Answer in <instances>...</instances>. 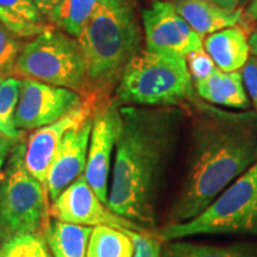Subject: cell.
<instances>
[{
    "mask_svg": "<svg viewBox=\"0 0 257 257\" xmlns=\"http://www.w3.org/2000/svg\"><path fill=\"white\" fill-rule=\"evenodd\" d=\"M134 244L124 230L94 226L86 257H133Z\"/></svg>",
    "mask_w": 257,
    "mask_h": 257,
    "instance_id": "21",
    "label": "cell"
},
{
    "mask_svg": "<svg viewBox=\"0 0 257 257\" xmlns=\"http://www.w3.org/2000/svg\"><path fill=\"white\" fill-rule=\"evenodd\" d=\"M96 111V106L83 98L81 104L64 114L59 120L42 126L29 137L25 148V166L29 172L43 185L47 191V176L53 163L57 149L62 142L64 135L74 127H78Z\"/></svg>",
    "mask_w": 257,
    "mask_h": 257,
    "instance_id": "12",
    "label": "cell"
},
{
    "mask_svg": "<svg viewBox=\"0 0 257 257\" xmlns=\"http://www.w3.org/2000/svg\"><path fill=\"white\" fill-rule=\"evenodd\" d=\"M0 257H54L40 232L11 234L0 243Z\"/></svg>",
    "mask_w": 257,
    "mask_h": 257,
    "instance_id": "23",
    "label": "cell"
},
{
    "mask_svg": "<svg viewBox=\"0 0 257 257\" xmlns=\"http://www.w3.org/2000/svg\"><path fill=\"white\" fill-rule=\"evenodd\" d=\"M76 41L86 69L83 98L98 110L115 91L128 62L142 50V32L130 0H100Z\"/></svg>",
    "mask_w": 257,
    "mask_h": 257,
    "instance_id": "3",
    "label": "cell"
},
{
    "mask_svg": "<svg viewBox=\"0 0 257 257\" xmlns=\"http://www.w3.org/2000/svg\"><path fill=\"white\" fill-rule=\"evenodd\" d=\"M134 244L133 257H162V245L159 237L149 231L124 230Z\"/></svg>",
    "mask_w": 257,
    "mask_h": 257,
    "instance_id": "24",
    "label": "cell"
},
{
    "mask_svg": "<svg viewBox=\"0 0 257 257\" xmlns=\"http://www.w3.org/2000/svg\"><path fill=\"white\" fill-rule=\"evenodd\" d=\"M12 74L78 92L85 96L86 69L76 38L51 25L25 43Z\"/></svg>",
    "mask_w": 257,
    "mask_h": 257,
    "instance_id": "6",
    "label": "cell"
},
{
    "mask_svg": "<svg viewBox=\"0 0 257 257\" xmlns=\"http://www.w3.org/2000/svg\"><path fill=\"white\" fill-rule=\"evenodd\" d=\"M178 14L200 36L236 27L243 19V10L223 9L211 0H175Z\"/></svg>",
    "mask_w": 257,
    "mask_h": 257,
    "instance_id": "14",
    "label": "cell"
},
{
    "mask_svg": "<svg viewBox=\"0 0 257 257\" xmlns=\"http://www.w3.org/2000/svg\"><path fill=\"white\" fill-rule=\"evenodd\" d=\"M211 2L220 6V8L230 10V11L237 10V6L239 5V0H211Z\"/></svg>",
    "mask_w": 257,
    "mask_h": 257,
    "instance_id": "30",
    "label": "cell"
},
{
    "mask_svg": "<svg viewBox=\"0 0 257 257\" xmlns=\"http://www.w3.org/2000/svg\"><path fill=\"white\" fill-rule=\"evenodd\" d=\"M246 15L249 18L257 19V0H250L248 9H246Z\"/></svg>",
    "mask_w": 257,
    "mask_h": 257,
    "instance_id": "32",
    "label": "cell"
},
{
    "mask_svg": "<svg viewBox=\"0 0 257 257\" xmlns=\"http://www.w3.org/2000/svg\"><path fill=\"white\" fill-rule=\"evenodd\" d=\"M185 174L166 225L191 220L257 162V112H227L201 100Z\"/></svg>",
    "mask_w": 257,
    "mask_h": 257,
    "instance_id": "2",
    "label": "cell"
},
{
    "mask_svg": "<svg viewBox=\"0 0 257 257\" xmlns=\"http://www.w3.org/2000/svg\"><path fill=\"white\" fill-rule=\"evenodd\" d=\"M249 47H250V53L252 54V56L257 57V30L253 31L249 36Z\"/></svg>",
    "mask_w": 257,
    "mask_h": 257,
    "instance_id": "31",
    "label": "cell"
},
{
    "mask_svg": "<svg viewBox=\"0 0 257 257\" xmlns=\"http://www.w3.org/2000/svg\"><path fill=\"white\" fill-rule=\"evenodd\" d=\"M24 143H16L0 187V217L8 236L38 232L47 217V191L25 166Z\"/></svg>",
    "mask_w": 257,
    "mask_h": 257,
    "instance_id": "7",
    "label": "cell"
},
{
    "mask_svg": "<svg viewBox=\"0 0 257 257\" xmlns=\"http://www.w3.org/2000/svg\"><path fill=\"white\" fill-rule=\"evenodd\" d=\"M51 217L83 226H110L118 230L148 231L119 216L104 204L88 185L85 175L78 178L57 197L50 207Z\"/></svg>",
    "mask_w": 257,
    "mask_h": 257,
    "instance_id": "10",
    "label": "cell"
},
{
    "mask_svg": "<svg viewBox=\"0 0 257 257\" xmlns=\"http://www.w3.org/2000/svg\"><path fill=\"white\" fill-rule=\"evenodd\" d=\"M162 257H257L256 244L208 245L175 239L165 243Z\"/></svg>",
    "mask_w": 257,
    "mask_h": 257,
    "instance_id": "19",
    "label": "cell"
},
{
    "mask_svg": "<svg viewBox=\"0 0 257 257\" xmlns=\"http://www.w3.org/2000/svg\"><path fill=\"white\" fill-rule=\"evenodd\" d=\"M100 0H62L48 21L67 35L78 38L94 14Z\"/></svg>",
    "mask_w": 257,
    "mask_h": 257,
    "instance_id": "20",
    "label": "cell"
},
{
    "mask_svg": "<svg viewBox=\"0 0 257 257\" xmlns=\"http://www.w3.org/2000/svg\"><path fill=\"white\" fill-rule=\"evenodd\" d=\"M257 236V162L227 186L201 213L184 223L165 225L162 242L199 234Z\"/></svg>",
    "mask_w": 257,
    "mask_h": 257,
    "instance_id": "5",
    "label": "cell"
},
{
    "mask_svg": "<svg viewBox=\"0 0 257 257\" xmlns=\"http://www.w3.org/2000/svg\"><path fill=\"white\" fill-rule=\"evenodd\" d=\"M21 79L6 76L0 81V134L17 141L22 136L15 123V114L19 100Z\"/></svg>",
    "mask_w": 257,
    "mask_h": 257,
    "instance_id": "22",
    "label": "cell"
},
{
    "mask_svg": "<svg viewBox=\"0 0 257 257\" xmlns=\"http://www.w3.org/2000/svg\"><path fill=\"white\" fill-rule=\"evenodd\" d=\"M8 237V233H6L4 225H3L2 217H0V238H6Z\"/></svg>",
    "mask_w": 257,
    "mask_h": 257,
    "instance_id": "33",
    "label": "cell"
},
{
    "mask_svg": "<svg viewBox=\"0 0 257 257\" xmlns=\"http://www.w3.org/2000/svg\"><path fill=\"white\" fill-rule=\"evenodd\" d=\"M34 2L35 4L37 5L38 10L41 11V14L43 15L48 21V17L51 15V12L54 11V9H55L56 6L62 2V0H34Z\"/></svg>",
    "mask_w": 257,
    "mask_h": 257,
    "instance_id": "28",
    "label": "cell"
},
{
    "mask_svg": "<svg viewBox=\"0 0 257 257\" xmlns=\"http://www.w3.org/2000/svg\"><path fill=\"white\" fill-rule=\"evenodd\" d=\"M42 229L54 257H86L93 227L57 220L44 221Z\"/></svg>",
    "mask_w": 257,
    "mask_h": 257,
    "instance_id": "17",
    "label": "cell"
},
{
    "mask_svg": "<svg viewBox=\"0 0 257 257\" xmlns=\"http://www.w3.org/2000/svg\"><path fill=\"white\" fill-rule=\"evenodd\" d=\"M242 78L245 91L251 99L257 112V57L250 56L242 68Z\"/></svg>",
    "mask_w": 257,
    "mask_h": 257,
    "instance_id": "27",
    "label": "cell"
},
{
    "mask_svg": "<svg viewBox=\"0 0 257 257\" xmlns=\"http://www.w3.org/2000/svg\"><path fill=\"white\" fill-rule=\"evenodd\" d=\"M204 47L217 68L223 72H238L250 57L248 37L240 28H227L208 35Z\"/></svg>",
    "mask_w": 257,
    "mask_h": 257,
    "instance_id": "16",
    "label": "cell"
},
{
    "mask_svg": "<svg viewBox=\"0 0 257 257\" xmlns=\"http://www.w3.org/2000/svg\"><path fill=\"white\" fill-rule=\"evenodd\" d=\"M195 91L200 99L212 105L234 110H248L250 100L239 72H223L214 68L207 78L194 82Z\"/></svg>",
    "mask_w": 257,
    "mask_h": 257,
    "instance_id": "15",
    "label": "cell"
},
{
    "mask_svg": "<svg viewBox=\"0 0 257 257\" xmlns=\"http://www.w3.org/2000/svg\"><path fill=\"white\" fill-rule=\"evenodd\" d=\"M186 61H187L189 74H191L192 80L194 82L207 78L213 72V69L216 68L213 60L211 59V56L208 55L204 48L189 54L186 57Z\"/></svg>",
    "mask_w": 257,
    "mask_h": 257,
    "instance_id": "26",
    "label": "cell"
},
{
    "mask_svg": "<svg viewBox=\"0 0 257 257\" xmlns=\"http://www.w3.org/2000/svg\"><path fill=\"white\" fill-rule=\"evenodd\" d=\"M118 104L170 107L199 100L185 57L141 50L125 68L117 88Z\"/></svg>",
    "mask_w": 257,
    "mask_h": 257,
    "instance_id": "4",
    "label": "cell"
},
{
    "mask_svg": "<svg viewBox=\"0 0 257 257\" xmlns=\"http://www.w3.org/2000/svg\"><path fill=\"white\" fill-rule=\"evenodd\" d=\"M93 115L64 135L47 176V191L51 201H55L64 189L85 173Z\"/></svg>",
    "mask_w": 257,
    "mask_h": 257,
    "instance_id": "13",
    "label": "cell"
},
{
    "mask_svg": "<svg viewBox=\"0 0 257 257\" xmlns=\"http://www.w3.org/2000/svg\"><path fill=\"white\" fill-rule=\"evenodd\" d=\"M5 155H3V154H0V176H2V169H3V166H4V161H5Z\"/></svg>",
    "mask_w": 257,
    "mask_h": 257,
    "instance_id": "34",
    "label": "cell"
},
{
    "mask_svg": "<svg viewBox=\"0 0 257 257\" xmlns=\"http://www.w3.org/2000/svg\"><path fill=\"white\" fill-rule=\"evenodd\" d=\"M147 50L163 55L187 57L202 47L201 36L189 27L169 2H155L143 11Z\"/></svg>",
    "mask_w": 257,
    "mask_h": 257,
    "instance_id": "9",
    "label": "cell"
},
{
    "mask_svg": "<svg viewBox=\"0 0 257 257\" xmlns=\"http://www.w3.org/2000/svg\"><path fill=\"white\" fill-rule=\"evenodd\" d=\"M17 143V141L11 140V138L4 136V135L0 134V154L3 155H8V153L11 152L14 149V147Z\"/></svg>",
    "mask_w": 257,
    "mask_h": 257,
    "instance_id": "29",
    "label": "cell"
},
{
    "mask_svg": "<svg viewBox=\"0 0 257 257\" xmlns=\"http://www.w3.org/2000/svg\"><path fill=\"white\" fill-rule=\"evenodd\" d=\"M121 128L107 206L148 230L156 224L167 169L184 125V107L120 106ZM149 231V230H148Z\"/></svg>",
    "mask_w": 257,
    "mask_h": 257,
    "instance_id": "1",
    "label": "cell"
},
{
    "mask_svg": "<svg viewBox=\"0 0 257 257\" xmlns=\"http://www.w3.org/2000/svg\"><path fill=\"white\" fill-rule=\"evenodd\" d=\"M9 73L10 72H6V70H0V81L4 78H6V76L9 75Z\"/></svg>",
    "mask_w": 257,
    "mask_h": 257,
    "instance_id": "35",
    "label": "cell"
},
{
    "mask_svg": "<svg viewBox=\"0 0 257 257\" xmlns=\"http://www.w3.org/2000/svg\"><path fill=\"white\" fill-rule=\"evenodd\" d=\"M19 37L0 24V70L11 72L22 50Z\"/></svg>",
    "mask_w": 257,
    "mask_h": 257,
    "instance_id": "25",
    "label": "cell"
},
{
    "mask_svg": "<svg viewBox=\"0 0 257 257\" xmlns=\"http://www.w3.org/2000/svg\"><path fill=\"white\" fill-rule=\"evenodd\" d=\"M0 24L19 38H34L51 27L34 0H0Z\"/></svg>",
    "mask_w": 257,
    "mask_h": 257,
    "instance_id": "18",
    "label": "cell"
},
{
    "mask_svg": "<svg viewBox=\"0 0 257 257\" xmlns=\"http://www.w3.org/2000/svg\"><path fill=\"white\" fill-rule=\"evenodd\" d=\"M120 105L115 100L107 101L94 112L89 137L85 175L88 185L98 198L107 205L112 153L121 128Z\"/></svg>",
    "mask_w": 257,
    "mask_h": 257,
    "instance_id": "11",
    "label": "cell"
},
{
    "mask_svg": "<svg viewBox=\"0 0 257 257\" xmlns=\"http://www.w3.org/2000/svg\"><path fill=\"white\" fill-rule=\"evenodd\" d=\"M82 101L83 96L72 89L23 78L15 114L16 126L21 131L37 130L59 120Z\"/></svg>",
    "mask_w": 257,
    "mask_h": 257,
    "instance_id": "8",
    "label": "cell"
},
{
    "mask_svg": "<svg viewBox=\"0 0 257 257\" xmlns=\"http://www.w3.org/2000/svg\"><path fill=\"white\" fill-rule=\"evenodd\" d=\"M248 2H249V0H239V5L240 6L246 5V4H248Z\"/></svg>",
    "mask_w": 257,
    "mask_h": 257,
    "instance_id": "36",
    "label": "cell"
}]
</instances>
